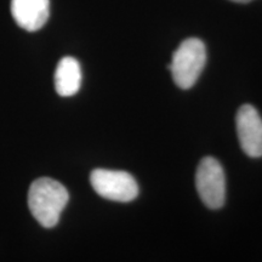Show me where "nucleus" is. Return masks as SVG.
<instances>
[{
    "mask_svg": "<svg viewBox=\"0 0 262 262\" xmlns=\"http://www.w3.org/2000/svg\"><path fill=\"white\" fill-rule=\"evenodd\" d=\"M195 187L203 203L210 209H220L226 201V178L219 160L206 157L199 163Z\"/></svg>",
    "mask_w": 262,
    "mask_h": 262,
    "instance_id": "20e7f679",
    "label": "nucleus"
},
{
    "mask_svg": "<svg viewBox=\"0 0 262 262\" xmlns=\"http://www.w3.org/2000/svg\"><path fill=\"white\" fill-rule=\"evenodd\" d=\"M81 85V68L74 57L61 58L55 72V89L62 97L73 96Z\"/></svg>",
    "mask_w": 262,
    "mask_h": 262,
    "instance_id": "0eeeda50",
    "label": "nucleus"
},
{
    "mask_svg": "<svg viewBox=\"0 0 262 262\" xmlns=\"http://www.w3.org/2000/svg\"><path fill=\"white\" fill-rule=\"evenodd\" d=\"M235 125L239 143L245 155L250 158L262 157V118L256 108L251 104L239 108Z\"/></svg>",
    "mask_w": 262,
    "mask_h": 262,
    "instance_id": "39448f33",
    "label": "nucleus"
},
{
    "mask_svg": "<svg viewBox=\"0 0 262 262\" xmlns=\"http://www.w3.org/2000/svg\"><path fill=\"white\" fill-rule=\"evenodd\" d=\"M68 201V191L62 183L54 179H37L29 187V210L35 220L45 228H52L58 224Z\"/></svg>",
    "mask_w": 262,
    "mask_h": 262,
    "instance_id": "f257e3e1",
    "label": "nucleus"
},
{
    "mask_svg": "<svg viewBox=\"0 0 262 262\" xmlns=\"http://www.w3.org/2000/svg\"><path fill=\"white\" fill-rule=\"evenodd\" d=\"M11 14L19 27L37 32L50 16V0H11Z\"/></svg>",
    "mask_w": 262,
    "mask_h": 262,
    "instance_id": "423d86ee",
    "label": "nucleus"
},
{
    "mask_svg": "<svg viewBox=\"0 0 262 262\" xmlns=\"http://www.w3.org/2000/svg\"><path fill=\"white\" fill-rule=\"evenodd\" d=\"M90 182L98 195L113 202H131L139 194L135 179L126 171L95 169L90 175Z\"/></svg>",
    "mask_w": 262,
    "mask_h": 262,
    "instance_id": "7ed1b4c3",
    "label": "nucleus"
},
{
    "mask_svg": "<svg viewBox=\"0 0 262 262\" xmlns=\"http://www.w3.org/2000/svg\"><path fill=\"white\" fill-rule=\"evenodd\" d=\"M206 63V49L201 39L189 38L181 42L173 52L169 70L173 81L183 90L196 83Z\"/></svg>",
    "mask_w": 262,
    "mask_h": 262,
    "instance_id": "f03ea898",
    "label": "nucleus"
},
{
    "mask_svg": "<svg viewBox=\"0 0 262 262\" xmlns=\"http://www.w3.org/2000/svg\"><path fill=\"white\" fill-rule=\"evenodd\" d=\"M231 2H234V3H241V4H247V3H250L251 0H231Z\"/></svg>",
    "mask_w": 262,
    "mask_h": 262,
    "instance_id": "6e6552de",
    "label": "nucleus"
}]
</instances>
